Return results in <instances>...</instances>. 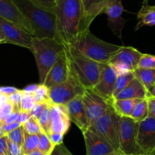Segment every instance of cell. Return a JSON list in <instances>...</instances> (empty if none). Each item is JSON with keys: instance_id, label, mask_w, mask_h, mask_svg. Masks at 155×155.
<instances>
[{"instance_id": "obj_42", "label": "cell", "mask_w": 155, "mask_h": 155, "mask_svg": "<svg viewBox=\"0 0 155 155\" xmlns=\"http://www.w3.org/2000/svg\"><path fill=\"white\" fill-rule=\"evenodd\" d=\"M147 99L148 104V116L152 117L155 119V97L148 95Z\"/></svg>"}, {"instance_id": "obj_47", "label": "cell", "mask_w": 155, "mask_h": 155, "mask_svg": "<svg viewBox=\"0 0 155 155\" xmlns=\"http://www.w3.org/2000/svg\"><path fill=\"white\" fill-rule=\"evenodd\" d=\"M20 112H12L10 115L8 116V117L4 121L2 124H12V123H15L17 121V119H18V114H19Z\"/></svg>"}, {"instance_id": "obj_8", "label": "cell", "mask_w": 155, "mask_h": 155, "mask_svg": "<svg viewBox=\"0 0 155 155\" xmlns=\"http://www.w3.org/2000/svg\"><path fill=\"white\" fill-rule=\"evenodd\" d=\"M85 89L69 70V75L66 81L50 89V101L52 104L66 105L71 100L82 96Z\"/></svg>"}, {"instance_id": "obj_13", "label": "cell", "mask_w": 155, "mask_h": 155, "mask_svg": "<svg viewBox=\"0 0 155 155\" xmlns=\"http://www.w3.org/2000/svg\"><path fill=\"white\" fill-rule=\"evenodd\" d=\"M137 143L145 155L155 154V119L152 117L139 123Z\"/></svg>"}, {"instance_id": "obj_10", "label": "cell", "mask_w": 155, "mask_h": 155, "mask_svg": "<svg viewBox=\"0 0 155 155\" xmlns=\"http://www.w3.org/2000/svg\"><path fill=\"white\" fill-rule=\"evenodd\" d=\"M82 101L89 126L101 117L107 109L112 105L92 89H85L82 95Z\"/></svg>"}, {"instance_id": "obj_56", "label": "cell", "mask_w": 155, "mask_h": 155, "mask_svg": "<svg viewBox=\"0 0 155 155\" xmlns=\"http://www.w3.org/2000/svg\"><path fill=\"white\" fill-rule=\"evenodd\" d=\"M2 43V41H1V39H0V44Z\"/></svg>"}, {"instance_id": "obj_34", "label": "cell", "mask_w": 155, "mask_h": 155, "mask_svg": "<svg viewBox=\"0 0 155 155\" xmlns=\"http://www.w3.org/2000/svg\"><path fill=\"white\" fill-rule=\"evenodd\" d=\"M23 95H24L23 90L18 89L16 92L8 96V101L12 104L14 107V111L21 112V98H22Z\"/></svg>"}, {"instance_id": "obj_51", "label": "cell", "mask_w": 155, "mask_h": 155, "mask_svg": "<svg viewBox=\"0 0 155 155\" xmlns=\"http://www.w3.org/2000/svg\"><path fill=\"white\" fill-rule=\"evenodd\" d=\"M6 136L5 134L4 131H3L2 130V124H0V138L3 137V136Z\"/></svg>"}, {"instance_id": "obj_54", "label": "cell", "mask_w": 155, "mask_h": 155, "mask_svg": "<svg viewBox=\"0 0 155 155\" xmlns=\"http://www.w3.org/2000/svg\"><path fill=\"white\" fill-rule=\"evenodd\" d=\"M146 2H147V0H144V3H145V4H146Z\"/></svg>"}, {"instance_id": "obj_28", "label": "cell", "mask_w": 155, "mask_h": 155, "mask_svg": "<svg viewBox=\"0 0 155 155\" xmlns=\"http://www.w3.org/2000/svg\"><path fill=\"white\" fill-rule=\"evenodd\" d=\"M51 104L47 105V107L44 109L42 113L38 118L37 120L39 126L41 127L42 133L46 134L47 136L51 133L50 127H51Z\"/></svg>"}, {"instance_id": "obj_41", "label": "cell", "mask_w": 155, "mask_h": 155, "mask_svg": "<svg viewBox=\"0 0 155 155\" xmlns=\"http://www.w3.org/2000/svg\"><path fill=\"white\" fill-rule=\"evenodd\" d=\"M48 137L54 146L63 144L64 135L61 134V133H50Z\"/></svg>"}, {"instance_id": "obj_53", "label": "cell", "mask_w": 155, "mask_h": 155, "mask_svg": "<svg viewBox=\"0 0 155 155\" xmlns=\"http://www.w3.org/2000/svg\"><path fill=\"white\" fill-rule=\"evenodd\" d=\"M0 39H1V41H2V43H3V41H4V39H3L2 36L1 34H0Z\"/></svg>"}, {"instance_id": "obj_2", "label": "cell", "mask_w": 155, "mask_h": 155, "mask_svg": "<svg viewBox=\"0 0 155 155\" xmlns=\"http://www.w3.org/2000/svg\"><path fill=\"white\" fill-rule=\"evenodd\" d=\"M12 1L30 24L33 37L50 38L61 42L56 30L55 14L38 7L30 0Z\"/></svg>"}, {"instance_id": "obj_55", "label": "cell", "mask_w": 155, "mask_h": 155, "mask_svg": "<svg viewBox=\"0 0 155 155\" xmlns=\"http://www.w3.org/2000/svg\"><path fill=\"white\" fill-rule=\"evenodd\" d=\"M0 34H1V35H2V33H1V30H0ZM2 37H3V36H2ZM3 39H4V38H3ZM3 42H4V41H3Z\"/></svg>"}, {"instance_id": "obj_36", "label": "cell", "mask_w": 155, "mask_h": 155, "mask_svg": "<svg viewBox=\"0 0 155 155\" xmlns=\"http://www.w3.org/2000/svg\"><path fill=\"white\" fill-rule=\"evenodd\" d=\"M35 101L33 99V95L30 94L24 93L21 98V111L30 112L35 104Z\"/></svg>"}, {"instance_id": "obj_38", "label": "cell", "mask_w": 155, "mask_h": 155, "mask_svg": "<svg viewBox=\"0 0 155 155\" xmlns=\"http://www.w3.org/2000/svg\"><path fill=\"white\" fill-rule=\"evenodd\" d=\"M50 104H46V103H35L34 106L33 107V108L31 109L29 113L31 115L32 117L36 118V120L39 117V116L41 115V114L42 113V111L44 110V109L47 107V105H48Z\"/></svg>"}, {"instance_id": "obj_5", "label": "cell", "mask_w": 155, "mask_h": 155, "mask_svg": "<svg viewBox=\"0 0 155 155\" xmlns=\"http://www.w3.org/2000/svg\"><path fill=\"white\" fill-rule=\"evenodd\" d=\"M64 50V45L50 38L33 37L30 51L37 64L39 84H43L48 72Z\"/></svg>"}, {"instance_id": "obj_19", "label": "cell", "mask_w": 155, "mask_h": 155, "mask_svg": "<svg viewBox=\"0 0 155 155\" xmlns=\"http://www.w3.org/2000/svg\"><path fill=\"white\" fill-rule=\"evenodd\" d=\"M71 122L74 123L79 129L83 133L89 127V121L86 117L83 106L82 96H78L65 105Z\"/></svg>"}, {"instance_id": "obj_59", "label": "cell", "mask_w": 155, "mask_h": 155, "mask_svg": "<svg viewBox=\"0 0 155 155\" xmlns=\"http://www.w3.org/2000/svg\"><path fill=\"white\" fill-rule=\"evenodd\" d=\"M0 106H1V105H0Z\"/></svg>"}, {"instance_id": "obj_3", "label": "cell", "mask_w": 155, "mask_h": 155, "mask_svg": "<svg viewBox=\"0 0 155 155\" xmlns=\"http://www.w3.org/2000/svg\"><path fill=\"white\" fill-rule=\"evenodd\" d=\"M71 74L85 89H93L99 80L101 64L88 58L71 45H64Z\"/></svg>"}, {"instance_id": "obj_11", "label": "cell", "mask_w": 155, "mask_h": 155, "mask_svg": "<svg viewBox=\"0 0 155 155\" xmlns=\"http://www.w3.org/2000/svg\"><path fill=\"white\" fill-rule=\"evenodd\" d=\"M118 74L116 70L108 63L101 64V73L98 83L92 89L101 98L113 104V92Z\"/></svg>"}, {"instance_id": "obj_9", "label": "cell", "mask_w": 155, "mask_h": 155, "mask_svg": "<svg viewBox=\"0 0 155 155\" xmlns=\"http://www.w3.org/2000/svg\"><path fill=\"white\" fill-rule=\"evenodd\" d=\"M142 53L133 47H123L110 61L111 65L118 74L123 73L133 72L138 68V64Z\"/></svg>"}, {"instance_id": "obj_37", "label": "cell", "mask_w": 155, "mask_h": 155, "mask_svg": "<svg viewBox=\"0 0 155 155\" xmlns=\"http://www.w3.org/2000/svg\"><path fill=\"white\" fill-rule=\"evenodd\" d=\"M12 112H14V107L8 101L0 106V124H2Z\"/></svg>"}, {"instance_id": "obj_57", "label": "cell", "mask_w": 155, "mask_h": 155, "mask_svg": "<svg viewBox=\"0 0 155 155\" xmlns=\"http://www.w3.org/2000/svg\"><path fill=\"white\" fill-rule=\"evenodd\" d=\"M0 155H4V154H0Z\"/></svg>"}, {"instance_id": "obj_48", "label": "cell", "mask_w": 155, "mask_h": 155, "mask_svg": "<svg viewBox=\"0 0 155 155\" xmlns=\"http://www.w3.org/2000/svg\"><path fill=\"white\" fill-rule=\"evenodd\" d=\"M38 86H39V84L28 85V86H26V87L24 88V89H22V90H23V92H24V93L30 94V95H32V94H33V92L36 91V89H37Z\"/></svg>"}, {"instance_id": "obj_25", "label": "cell", "mask_w": 155, "mask_h": 155, "mask_svg": "<svg viewBox=\"0 0 155 155\" xmlns=\"http://www.w3.org/2000/svg\"><path fill=\"white\" fill-rule=\"evenodd\" d=\"M148 117V99L143 98L139 99L133 107L130 117L134 120L140 123Z\"/></svg>"}, {"instance_id": "obj_24", "label": "cell", "mask_w": 155, "mask_h": 155, "mask_svg": "<svg viewBox=\"0 0 155 155\" xmlns=\"http://www.w3.org/2000/svg\"><path fill=\"white\" fill-rule=\"evenodd\" d=\"M139 99H114L113 106L115 111L120 117H130L133 107Z\"/></svg>"}, {"instance_id": "obj_15", "label": "cell", "mask_w": 155, "mask_h": 155, "mask_svg": "<svg viewBox=\"0 0 155 155\" xmlns=\"http://www.w3.org/2000/svg\"><path fill=\"white\" fill-rule=\"evenodd\" d=\"M69 75V67L64 50L61 53L57 61L48 72L43 84L48 89L61 84L66 81Z\"/></svg>"}, {"instance_id": "obj_52", "label": "cell", "mask_w": 155, "mask_h": 155, "mask_svg": "<svg viewBox=\"0 0 155 155\" xmlns=\"http://www.w3.org/2000/svg\"><path fill=\"white\" fill-rule=\"evenodd\" d=\"M106 155H123L120 151H114L113 153H110V154H106Z\"/></svg>"}, {"instance_id": "obj_32", "label": "cell", "mask_w": 155, "mask_h": 155, "mask_svg": "<svg viewBox=\"0 0 155 155\" xmlns=\"http://www.w3.org/2000/svg\"><path fill=\"white\" fill-rule=\"evenodd\" d=\"M6 136H7L8 139L10 142L17 144V145L22 147L24 139V131L22 125L18 127V128H17L16 130H13L11 133H9Z\"/></svg>"}, {"instance_id": "obj_4", "label": "cell", "mask_w": 155, "mask_h": 155, "mask_svg": "<svg viewBox=\"0 0 155 155\" xmlns=\"http://www.w3.org/2000/svg\"><path fill=\"white\" fill-rule=\"evenodd\" d=\"M73 47L88 58L100 64H106L124 46L109 43L98 39L89 29L80 35Z\"/></svg>"}, {"instance_id": "obj_16", "label": "cell", "mask_w": 155, "mask_h": 155, "mask_svg": "<svg viewBox=\"0 0 155 155\" xmlns=\"http://www.w3.org/2000/svg\"><path fill=\"white\" fill-rule=\"evenodd\" d=\"M124 11L122 0H115L106 8L104 12V14L107 16L109 28L120 39H122V30L126 23L125 19L122 17Z\"/></svg>"}, {"instance_id": "obj_18", "label": "cell", "mask_w": 155, "mask_h": 155, "mask_svg": "<svg viewBox=\"0 0 155 155\" xmlns=\"http://www.w3.org/2000/svg\"><path fill=\"white\" fill-rule=\"evenodd\" d=\"M86 148V155H106L115 151L104 139L91 130L83 133Z\"/></svg>"}, {"instance_id": "obj_29", "label": "cell", "mask_w": 155, "mask_h": 155, "mask_svg": "<svg viewBox=\"0 0 155 155\" xmlns=\"http://www.w3.org/2000/svg\"><path fill=\"white\" fill-rule=\"evenodd\" d=\"M50 89L44 84H39L37 89L32 94L36 103H46L51 104L49 98Z\"/></svg>"}, {"instance_id": "obj_21", "label": "cell", "mask_w": 155, "mask_h": 155, "mask_svg": "<svg viewBox=\"0 0 155 155\" xmlns=\"http://www.w3.org/2000/svg\"><path fill=\"white\" fill-rule=\"evenodd\" d=\"M149 92L135 77L130 84L120 92L114 99H143L148 98Z\"/></svg>"}, {"instance_id": "obj_12", "label": "cell", "mask_w": 155, "mask_h": 155, "mask_svg": "<svg viewBox=\"0 0 155 155\" xmlns=\"http://www.w3.org/2000/svg\"><path fill=\"white\" fill-rule=\"evenodd\" d=\"M0 30L4 38L3 43L13 44L31 50L33 36L23 31L16 25L0 18Z\"/></svg>"}, {"instance_id": "obj_35", "label": "cell", "mask_w": 155, "mask_h": 155, "mask_svg": "<svg viewBox=\"0 0 155 155\" xmlns=\"http://www.w3.org/2000/svg\"><path fill=\"white\" fill-rule=\"evenodd\" d=\"M38 7L54 13L58 0H30Z\"/></svg>"}, {"instance_id": "obj_43", "label": "cell", "mask_w": 155, "mask_h": 155, "mask_svg": "<svg viewBox=\"0 0 155 155\" xmlns=\"http://www.w3.org/2000/svg\"><path fill=\"white\" fill-rule=\"evenodd\" d=\"M21 124H20L18 122L12 123V124H2V130L5 135L8 134L9 133H11V132L13 131V130H16L17 128H18V127H21Z\"/></svg>"}, {"instance_id": "obj_6", "label": "cell", "mask_w": 155, "mask_h": 155, "mask_svg": "<svg viewBox=\"0 0 155 155\" xmlns=\"http://www.w3.org/2000/svg\"><path fill=\"white\" fill-rule=\"evenodd\" d=\"M120 116L110 105L101 117L89 126L88 130L104 139L115 151H120Z\"/></svg>"}, {"instance_id": "obj_14", "label": "cell", "mask_w": 155, "mask_h": 155, "mask_svg": "<svg viewBox=\"0 0 155 155\" xmlns=\"http://www.w3.org/2000/svg\"><path fill=\"white\" fill-rule=\"evenodd\" d=\"M0 18L12 23L23 31L33 36L30 24L21 14L12 0H0Z\"/></svg>"}, {"instance_id": "obj_17", "label": "cell", "mask_w": 155, "mask_h": 155, "mask_svg": "<svg viewBox=\"0 0 155 155\" xmlns=\"http://www.w3.org/2000/svg\"><path fill=\"white\" fill-rule=\"evenodd\" d=\"M71 127V120L65 105L51 104V133L64 136Z\"/></svg>"}, {"instance_id": "obj_27", "label": "cell", "mask_w": 155, "mask_h": 155, "mask_svg": "<svg viewBox=\"0 0 155 155\" xmlns=\"http://www.w3.org/2000/svg\"><path fill=\"white\" fill-rule=\"evenodd\" d=\"M39 143V135H29L24 133V139L22 148L24 155H28L35 150L38 149Z\"/></svg>"}, {"instance_id": "obj_7", "label": "cell", "mask_w": 155, "mask_h": 155, "mask_svg": "<svg viewBox=\"0 0 155 155\" xmlns=\"http://www.w3.org/2000/svg\"><path fill=\"white\" fill-rule=\"evenodd\" d=\"M139 123L128 117H120V151L123 155H145L137 143Z\"/></svg>"}, {"instance_id": "obj_46", "label": "cell", "mask_w": 155, "mask_h": 155, "mask_svg": "<svg viewBox=\"0 0 155 155\" xmlns=\"http://www.w3.org/2000/svg\"><path fill=\"white\" fill-rule=\"evenodd\" d=\"M18 90V89L15 87H12V86H3V87H0V93L3 94L5 96H8L11 94L14 93L15 92Z\"/></svg>"}, {"instance_id": "obj_33", "label": "cell", "mask_w": 155, "mask_h": 155, "mask_svg": "<svg viewBox=\"0 0 155 155\" xmlns=\"http://www.w3.org/2000/svg\"><path fill=\"white\" fill-rule=\"evenodd\" d=\"M138 68L143 69L155 70V56L149 54H143L138 64Z\"/></svg>"}, {"instance_id": "obj_45", "label": "cell", "mask_w": 155, "mask_h": 155, "mask_svg": "<svg viewBox=\"0 0 155 155\" xmlns=\"http://www.w3.org/2000/svg\"><path fill=\"white\" fill-rule=\"evenodd\" d=\"M31 115L30 114V113H28V112H23V111H21L19 113V114H18V119H17V121L16 122L19 123L20 124H21V125H23V124H24V123L27 122V120H28L30 118H31Z\"/></svg>"}, {"instance_id": "obj_39", "label": "cell", "mask_w": 155, "mask_h": 155, "mask_svg": "<svg viewBox=\"0 0 155 155\" xmlns=\"http://www.w3.org/2000/svg\"><path fill=\"white\" fill-rule=\"evenodd\" d=\"M7 155H24L22 147L10 142L8 139Z\"/></svg>"}, {"instance_id": "obj_50", "label": "cell", "mask_w": 155, "mask_h": 155, "mask_svg": "<svg viewBox=\"0 0 155 155\" xmlns=\"http://www.w3.org/2000/svg\"><path fill=\"white\" fill-rule=\"evenodd\" d=\"M149 95H151V96H153V97H155V84L153 86V87L151 88V90H150Z\"/></svg>"}, {"instance_id": "obj_58", "label": "cell", "mask_w": 155, "mask_h": 155, "mask_svg": "<svg viewBox=\"0 0 155 155\" xmlns=\"http://www.w3.org/2000/svg\"><path fill=\"white\" fill-rule=\"evenodd\" d=\"M151 155H155V154H151Z\"/></svg>"}, {"instance_id": "obj_30", "label": "cell", "mask_w": 155, "mask_h": 155, "mask_svg": "<svg viewBox=\"0 0 155 155\" xmlns=\"http://www.w3.org/2000/svg\"><path fill=\"white\" fill-rule=\"evenodd\" d=\"M24 133L29 135H39L42 133L38 120L34 117H31L22 125Z\"/></svg>"}, {"instance_id": "obj_26", "label": "cell", "mask_w": 155, "mask_h": 155, "mask_svg": "<svg viewBox=\"0 0 155 155\" xmlns=\"http://www.w3.org/2000/svg\"><path fill=\"white\" fill-rule=\"evenodd\" d=\"M135 78L134 73L133 72H127L123 73V74H118L117 78L116 83H115L114 89L113 92V97L114 99V97L119 93L120 92L125 89L130 82Z\"/></svg>"}, {"instance_id": "obj_20", "label": "cell", "mask_w": 155, "mask_h": 155, "mask_svg": "<svg viewBox=\"0 0 155 155\" xmlns=\"http://www.w3.org/2000/svg\"><path fill=\"white\" fill-rule=\"evenodd\" d=\"M114 1L115 0H81L86 28L89 29L95 18L104 14L106 8Z\"/></svg>"}, {"instance_id": "obj_22", "label": "cell", "mask_w": 155, "mask_h": 155, "mask_svg": "<svg viewBox=\"0 0 155 155\" xmlns=\"http://www.w3.org/2000/svg\"><path fill=\"white\" fill-rule=\"evenodd\" d=\"M138 24L136 27V30H139L143 26L155 25V5H149L145 4L137 14Z\"/></svg>"}, {"instance_id": "obj_1", "label": "cell", "mask_w": 155, "mask_h": 155, "mask_svg": "<svg viewBox=\"0 0 155 155\" xmlns=\"http://www.w3.org/2000/svg\"><path fill=\"white\" fill-rule=\"evenodd\" d=\"M54 14L57 33L63 45L73 46L80 35L89 30L85 25L81 0H58Z\"/></svg>"}, {"instance_id": "obj_49", "label": "cell", "mask_w": 155, "mask_h": 155, "mask_svg": "<svg viewBox=\"0 0 155 155\" xmlns=\"http://www.w3.org/2000/svg\"><path fill=\"white\" fill-rule=\"evenodd\" d=\"M28 155H48V154H45L44 153H42V151H39V149H36L35 151H33V152H31L30 154H29Z\"/></svg>"}, {"instance_id": "obj_23", "label": "cell", "mask_w": 155, "mask_h": 155, "mask_svg": "<svg viewBox=\"0 0 155 155\" xmlns=\"http://www.w3.org/2000/svg\"><path fill=\"white\" fill-rule=\"evenodd\" d=\"M135 77L141 83L148 92L155 84V70L137 68L134 71Z\"/></svg>"}, {"instance_id": "obj_40", "label": "cell", "mask_w": 155, "mask_h": 155, "mask_svg": "<svg viewBox=\"0 0 155 155\" xmlns=\"http://www.w3.org/2000/svg\"><path fill=\"white\" fill-rule=\"evenodd\" d=\"M51 155H74L70 152L69 150L65 147L64 144H61V145H56L54 146V149H53Z\"/></svg>"}, {"instance_id": "obj_31", "label": "cell", "mask_w": 155, "mask_h": 155, "mask_svg": "<svg viewBox=\"0 0 155 155\" xmlns=\"http://www.w3.org/2000/svg\"><path fill=\"white\" fill-rule=\"evenodd\" d=\"M54 148V145L49 140L48 136L44 133H41L39 134V143L38 149L44 154L51 155Z\"/></svg>"}, {"instance_id": "obj_44", "label": "cell", "mask_w": 155, "mask_h": 155, "mask_svg": "<svg viewBox=\"0 0 155 155\" xmlns=\"http://www.w3.org/2000/svg\"><path fill=\"white\" fill-rule=\"evenodd\" d=\"M8 151V137L5 136L0 138V154L7 155Z\"/></svg>"}]
</instances>
